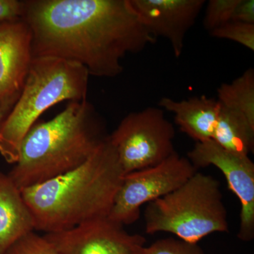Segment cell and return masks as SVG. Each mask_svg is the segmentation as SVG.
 Listing matches in <instances>:
<instances>
[{"label":"cell","instance_id":"cell-7","mask_svg":"<svg viewBox=\"0 0 254 254\" xmlns=\"http://www.w3.org/2000/svg\"><path fill=\"white\" fill-rule=\"evenodd\" d=\"M197 173L187 157L176 151L163 162L124 176L108 218L122 225L134 223L142 205L171 193Z\"/></svg>","mask_w":254,"mask_h":254},{"label":"cell","instance_id":"cell-20","mask_svg":"<svg viewBox=\"0 0 254 254\" xmlns=\"http://www.w3.org/2000/svg\"><path fill=\"white\" fill-rule=\"evenodd\" d=\"M23 1L0 0V22L22 17Z\"/></svg>","mask_w":254,"mask_h":254},{"label":"cell","instance_id":"cell-15","mask_svg":"<svg viewBox=\"0 0 254 254\" xmlns=\"http://www.w3.org/2000/svg\"><path fill=\"white\" fill-rule=\"evenodd\" d=\"M219 104L240 113L254 125V70H246L230 83H223L218 90Z\"/></svg>","mask_w":254,"mask_h":254},{"label":"cell","instance_id":"cell-10","mask_svg":"<svg viewBox=\"0 0 254 254\" xmlns=\"http://www.w3.org/2000/svg\"><path fill=\"white\" fill-rule=\"evenodd\" d=\"M33 36L22 18L0 22V108L11 111L33 61Z\"/></svg>","mask_w":254,"mask_h":254},{"label":"cell","instance_id":"cell-14","mask_svg":"<svg viewBox=\"0 0 254 254\" xmlns=\"http://www.w3.org/2000/svg\"><path fill=\"white\" fill-rule=\"evenodd\" d=\"M212 140L231 153L249 156L254 149V125L240 113L220 106Z\"/></svg>","mask_w":254,"mask_h":254},{"label":"cell","instance_id":"cell-17","mask_svg":"<svg viewBox=\"0 0 254 254\" xmlns=\"http://www.w3.org/2000/svg\"><path fill=\"white\" fill-rule=\"evenodd\" d=\"M214 38L229 40L254 50V24L231 21L210 32Z\"/></svg>","mask_w":254,"mask_h":254},{"label":"cell","instance_id":"cell-9","mask_svg":"<svg viewBox=\"0 0 254 254\" xmlns=\"http://www.w3.org/2000/svg\"><path fill=\"white\" fill-rule=\"evenodd\" d=\"M59 254H140L146 239L130 234L108 217L43 235Z\"/></svg>","mask_w":254,"mask_h":254},{"label":"cell","instance_id":"cell-12","mask_svg":"<svg viewBox=\"0 0 254 254\" xmlns=\"http://www.w3.org/2000/svg\"><path fill=\"white\" fill-rule=\"evenodd\" d=\"M158 105L174 114L175 123L195 143L213 138L220 110L216 98L203 95L177 101L165 97Z\"/></svg>","mask_w":254,"mask_h":254},{"label":"cell","instance_id":"cell-2","mask_svg":"<svg viewBox=\"0 0 254 254\" xmlns=\"http://www.w3.org/2000/svg\"><path fill=\"white\" fill-rule=\"evenodd\" d=\"M124 176L108 138L78 168L21 190L34 218L35 230L61 232L108 217Z\"/></svg>","mask_w":254,"mask_h":254},{"label":"cell","instance_id":"cell-16","mask_svg":"<svg viewBox=\"0 0 254 254\" xmlns=\"http://www.w3.org/2000/svg\"><path fill=\"white\" fill-rule=\"evenodd\" d=\"M240 0H210L207 3L203 26L211 32L223 25L235 21Z\"/></svg>","mask_w":254,"mask_h":254},{"label":"cell","instance_id":"cell-5","mask_svg":"<svg viewBox=\"0 0 254 254\" xmlns=\"http://www.w3.org/2000/svg\"><path fill=\"white\" fill-rule=\"evenodd\" d=\"M222 199L220 182L197 172L176 190L148 203L145 233L169 232L185 242L198 244L210 234L229 232Z\"/></svg>","mask_w":254,"mask_h":254},{"label":"cell","instance_id":"cell-3","mask_svg":"<svg viewBox=\"0 0 254 254\" xmlns=\"http://www.w3.org/2000/svg\"><path fill=\"white\" fill-rule=\"evenodd\" d=\"M108 136L94 105L69 102L54 118L33 125L8 175L20 190L48 181L84 163Z\"/></svg>","mask_w":254,"mask_h":254},{"label":"cell","instance_id":"cell-22","mask_svg":"<svg viewBox=\"0 0 254 254\" xmlns=\"http://www.w3.org/2000/svg\"><path fill=\"white\" fill-rule=\"evenodd\" d=\"M9 113V112H8L7 110L0 108V125L4 122L5 118H6Z\"/></svg>","mask_w":254,"mask_h":254},{"label":"cell","instance_id":"cell-1","mask_svg":"<svg viewBox=\"0 0 254 254\" xmlns=\"http://www.w3.org/2000/svg\"><path fill=\"white\" fill-rule=\"evenodd\" d=\"M35 58L73 62L90 76L114 78L122 60L156 43L131 0H25Z\"/></svg>","mask_w":254,"mask_h":254},{"label":"cell","instance_id":"cell-4","mask_svg":"<svg viewBox=\"0 0 254 254\" xmlns=\"http://www.w3.org/2000/svg\"><path fill=\"white\" fill-rule=\"evenodd\" d=\"M89 73L81 65L53 58H35L22 92L0 125V155L16 164L23 138L45 112L60 102L87 99Z\"/></svg>","mask_w":254,"mask_h":254},{"label":"cell","instance_id":"cell-6","mask_svg":"<svg viewBox=\"0 0 254 254\" xmlns=\"http://www.w3.org/2000/svg\"><path fill=\"white\" fill-rule=\"evenodd\" d=\"M175 136L164 110L149 107L127 115L108 138L125 175L158 165L173 154Z\"/></svg>","mask_w":254,"mask_h":254},{"label":"cell","instance_id":"cell-19","mask_svg":"<svg viewBox=\"0 0 254 254\" xmlns=\"http://www.w3.org/2000/svg\"><path fill=\"white\" fill-rule=\"evenodd\" d=\"M4 254H59L54 246L44 236L32 232L25 235L6 251Z\"/></svg>","mask_w":254,"mask_h":254},{"label":"cell","instance_id":"cell-8","mask_svg":"<svg viewBox=\"0 0 254 254\" xmlns=\"http://www.w3.org/2000/svg\"><path fill=\"white\" fill-rule=\"evenodd\" d=\"M187 158L198 168L213 165L225 175L230 190L241 204L237 237L243 242L254 237V164L249 156L235 154L210 139L196 142Z\"/></svg>","mask_w":254,"mask_h":254},{"label":"cell","instance_id":"cell-11","mask_svg":"<svg viewBox=\"0 0 254 254\" xmlns=\"http://www.w3.org/2000/svg\"><path fill=\"white\" fill-rule=\"evenodd\" d=\"M151 36L168 40L177 58L182 55L187 33L195 24L205 0H131Z\"/></svg>","mask_w":254,"mask_h":254},{"label":"cell","instance_id":"cell-18","mask_svg":"<svg viewBox=\"0 0 254 254\" xmlns=\"http://www.w3.org/2000/svg\"><path fill=\"white\" fill-rule=\"evenodd\" d=\"M140 254H205L198 244L190 243L180 239L157 240L149 247H143Z\"/></svg>","mask_w":254,"mask_h":254},{"label":"cell","instance_id":"cell-21","mask_svg":"<svg viewBox=\"0 0 254 254\" xmlns=\"http://www.w3.org/2000/svg\"><path fill=\"white\" fill-rule=\"evenodd\" d=\"M235 21L254 24V0H240Z\"/></svg>","mask_w":254,"mask_h":254},{"label":"cell","instance_id":"cell-13","mask_svg":"<svg viewBox=\"0 0 254 254\" xmlns=\"http://www.w3.org/2000/svg\"><path fill=\"white\" fill-rule=\"evenodd\" d=\"M34 231V218L21 190L8 174L0 173V254Z\"/></svg>","mask_w":254,"mask_h":254}]
</instances>
